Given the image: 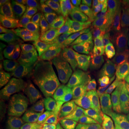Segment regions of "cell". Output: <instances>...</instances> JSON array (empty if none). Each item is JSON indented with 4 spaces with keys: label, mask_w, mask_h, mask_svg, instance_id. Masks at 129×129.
<instances>
[{
    "label": "cell",
    "mask_w": 129,
    "mask_h": 129,
    "mask_svg": "<svg viewBox=\"0 0 129 129\" xmlns=\"http://www.w3.org/2000/svg\"><path fill=\"white\" fill-rule=\"evenodd\" d=\"M44 8L48 12L58 13L64 15H66L67 13L63 4L58 0H45Z\"/></svg>",
    "instance_id": "d6a6232c"
},
{
    "label": "cell",
    "mask_w": 129,
    "mask_h": 129,
    "mask_svg": "<svg viewBox=\"0 0 129 129\" xmlns=\"http://www.w3.org/2000/svg\"><path fill=\"white\" fill-rule=\"evenodd\" d=\"M129 63V54L120 56L112 63L111 67L102 75V80L105 81L115 76L116 74L120 72Z\"/></svg>",
    "instance_id": "44dd1931"
},
{
    "label": "cell",
    "mask_w": 129,
    "mask_h": 129,
    "mask_svg": "<svg viewBox=\"0 0 129 129\" xmlns=\"http://www.w3.org/2000/svg\"><path fill=\"white\" fill-rule=\"evenodd\" d=\"M21 53L20 49H15L4 44L2 42L0 43V54L1 55H13Z\"/></svg>",
    "instance_id": "d590c367"
},
{
    "label": "cell",
    "mask_w": 129,
    "mask_h": 129,
    "mask_svg": "<svg viewBox=\"0 0 129 129\" xmlns=\"http://www.w3.org/2000/svg\"><path fill=\"white\" fill-rule=\"evenodd\" d=\"M63 100V93L60 84L43 88L35 86L29 103L33 106L47 109H56Z\"/></svg>",
    "instance_id": "277c9868"
},
{
    "label": "cell",
    "mask_w": 129,
    "mask_h": 129,
    "mask_svg": "<svg viewBox=\"0 0 129 129\" xmlns=\"http://www.w3.org/2000/svg\"><path fill=\"white\" fill-rule=\"evenodd\" d=\"M73 26L75 31L81 40L84 42L91 34V33L96 28L92 21L85 22H74Z\"/></svg>",
    "instance_id": "484cf974"
},
{
    "label": "cell",
    "mask_w": 129,
    "mask_h": 129,
    "mask_svg": "<svg viewBox=\"0 0 129 129\" xmlns=\"http://www.w3.org/2000/svg\"><path fill=\"white\" fill-rule=\"evenodd\" d=\"M54 72L63 87L65 94L80 83L84 78L89 77H96L93 72L82 73L69 69L67 66L56 69Z\"/></svg>",
    "instance_id": "9c48e42d"
},
{
    "label": "cell",
    "mask_w": 129,
    "mask_h": 129,
    "mask_svg": "<svg viewBox=\"0 0 129 129\" xmlns=\"http://www.w3.org/2000/svg\"><path fill=\"white\" fill-rule=\"evenodd\" d=\"M15 1H12V0H1L0 1V9H1V11L9 7L10 5H11Z\"/></svg>",
    "instance_id": "60d3db41"
},
{
    "label": "cell",
    "mask_w": 129,
    "mask_h": 129,
    "mask_svg": "<svg viewBox=\"0 0 129 129\" xmlns=\"http://www.w3.org/2000/svg\"><path fill=\"white\" fill-rule=\"evenodd\" d=\"M70 23L67 21H63L56 26L51 32V36L61 40L62 42L66 43L67 35L68 32Z\"/></svg>",
    "instance_id": "1f68e13d"
},
{
    "label": "cell",
    "mask_w": 129,
    "mask_h": 129,
    "mask_svg": "<svg viewBox=\"0 0 129 129\" xmlns=\"http://www.w3.org/2000/svg\"><path fill=\"white\" fill-rule=\"evenodd\" d=\"M123 87H124V90L125 96H126L127 101H128V106H129V87H126L124 85H123Z\"/></svg>",
    "instance_id": "ee69618b"
},
{
    "label": "cell",
    "mask_w": 129,
    "mask_h": 129,
    "mask_svg": "<svg viewBox=\"0 0 129 129\" xmlns=\"http://www.w3.org/2000/svg\"><path fill=\"white\" fill-rule=\"evenodd\" d=\"M62 19L63 16L62 14L46 11L44 12L43 18L38 26L54 27V26L56 25L57 23H60V22L62 20Z\"/></svg>",
    "instance_id": "f1b7e54d"
},
{
    "label": "cell",
    "mask_w": 129,
    "mask_h": 129,
    "mask_svg": "<svg viewBox=\"0 0 129 129\" xmlns=\"http://www.w3.org/2000/svg\"><path fill=\"white\" fill-rule=\"evenodd\" d=\"M1 25L12 29L26 30L16 1L1 11Z\"/></svg>",
    "instance_id": "7c38bea8"
},
{
    "label": "cell",
    "mask_w": 129,
    "mask_h": 129,
    "mask_svg": "<svg viewBox=\"0 0 129 129\" xmlns=\"http://www.w3.org/2000/svg\"><path fill=\"white\" fill-rule=\"evenodd\" d=\"M29 72H32L29 71H23L16 72L13 75L6 85V90L8 96L14 99L17 98L25 84L26 76Z\"/></svg>",
    "instance_id": "5bb4252c"
},
{
    "label": "cell",
    "mask_w": 129,
    "mask_h": 129,
    "mask_svg": "<svg viewBox=\"0 0 129 129\" xmlns=\"http://www.w3.org/2000/svg\"><path fill=\"white\" fill-rule=\"evenodd\" d=\"M34 78L32 72H29L26 76L25 83L22 91L16 98L19 101H26L30 98L34 91Z\"/></svg>",
    "instance_id": "4316f807"
},
{
    "label": "cell",
    "mask_w": 129,
    "mask_h": 129,
    "mask_svg": "<svg viewBox=\"0 0 129 129\" xmlns=\"http://www.w3.org/2000/svg\"><path fill=\"white\" fill-rule=\"evenodd\" d=\"M19 9L26 29L31 31L37 28L43 18L44 11L31 6L26 1H19Z\"/></svg>",
    "instance_id": "30bf717a"
},
{
    "label": "cell",
    "mask_w": 129,
    "mask_h": 129,
    "mask_svg": "<svg viewBox=\"0 0 129 129\" xmlns=\"http://www.w3.org/2000/svg\"><path fill=\"white\" fill-rule=\"evenodd\" d=\"M66 55H56L55 57L42 61L37 64L40 69H58L64 66L67 63Z\"/></svg>",
    "instance_id": "83f0119b"
},
{
    "label": "cell",
    "mask_w": 129,
    "mask_h": 129,
    "mask_svg": "<svg viewBox=\"0 0 129 129\" xmlns=\"http://www.w3.org/2000/svg\"><path fill=\"white\" fill-rule=\"evenodd\" d=\"M88 1L90 3L93 4H96L98 5V4H99L100 1H98V0H88Z\"/></svg>",
    "instance_id": "bcb514c9"
},
{
    "label": "cell",
    "mask_w": 129,
    "mask_h": 129,
    "mask_svg": "<svg viewBox=\"0 0 129 129\" xmlns=\"http://www.w3.org/2000/svg\"><path fill=\"white\" fill-rule=\"evenodd\" d=\"M20 51L29 60L36 64L40 62L53 58L56 56L40 46H30L26 48H20Z\"/></svg>",
    "instance_id": "e0dca14e"
},
{
    "label": "cell",
    "mask_w": 129,
    "mask_h": 129,
    "mask_svg": "<svg viewBox=\"0 0 129 129\" xmlns=\"http://www.w3.org/2000/svg\"><path fill=\"white\" fill-rule=\"evenodd\" d=\"M0 129H17V124L5 118H1L0 120Z\"/></svg>",
    "instance_id": "8d00e7d4"
},
{
    "label": "cell",
    "mask_w": 129,
    "mask_h": 129,
    "mask_svg": "<svg viewBox=\"0 0 129 129\" xmlns=\"http://www.w3.org/2000/svg\"><path fill=\"white\" fill-rule=\"evenodd\" d=\"M1 42L10 47H25L31 46L32 34L26 30L12 29L4 25H0Z\"/></svg>",
    "instance_id": "52a82bcc"
},
{
    "label": "cell",
    "mask_w": 129,
    "mask_h": 129,
    "mask_svg": "<svg viewBox=\"0 0 129 129\" xmlns=\"http://www.w3.org/2000/svg\"><path fill=\"white\" fill-rule=\"evenodd\" d=\"M109 38V32L107 29L103 26L97 27L88 38L83 42L84 48H98L102 46Z\"/></svg>",
    "instance_id": "9a60e30c"
},
{
    "label": "cell",
    "mask_w": 129,
    "mask_h": 129,
    "mask_svg": "<svg viewBox=\"0 0 129 129\" xmlns=\"http://www.w3.org/2000/svg\"><path fill=\"white\" fill-rule=\"evenodd\" d=\"M34 78L36 82L35 87L38 88H43L51 85L59 84V80L56 75L50 74L34 72Z\"/></svg>",
    "instance_id": "603a6c76"
},
{
    "label": "cell",
    "mask_w": 129,
    "mask_h": 129,
    "mask_svg": "<svg viewBox=\"0 0 129 129\" xmlns=\"http://www.w3.org/2000/svg\"><path fill=\"white\" fill-rule=\"evenodd\" d=\"M116 46H117V41L114 34V28H112L109 30V38L107 41L102 46L98 48L96 60H98L102 57H104L105 56L113 54L115 51Z\"/></svg>",
    "instance_id": "7402d4cb"
},
{
    "label": "cell",
    "mask_w": 129,
    "mask_h": 129,
    "mask_svg": "<svg viewBox=\"0 0 129 129\" xmlns=\"http://www.w3.org/2000/svg\"><path fill=\"white\" fill-rule=\"evenodd\" d=\"M75 6L80 9L90 17L91 20L98 23H102L101 12L100 6L96 4H93L85 0L77 1Z\"/></svg>",
    "instance_id": "d6986e66"
},
{
    "label": "cell",
    "mask_w": 129,
    "mask_h": 129,
    "mask_svg": "<svg viewBox=\"0 0 129 129\" xmlns=\"http://www.w3.org/2000/svg\"><path fill=\"white\" fill-rule=\"evenodd\" d=\"M68 13L72 20L75 22H85L92 21L84 12L77 8L75 5L68 6Z\"/></svg>",
    "instance_id": "f546056e"
},
{
    "label": "cell",
    "mask_w": 129,
    "mask_h": 129,
    "mask_svg": "<svg viewBox=\"0 0 129 129\" xmlns=\"http://www.w3.org/2000/svg\"><path fill=\"white\" fill-rule=\"evenodd\" d=\"M118 2L124 11L129 12V0H119Z\"/></svg>",
    "instance_id": "ab89813d"
},
{
    "label": "cell",
    "mask_w": 129,
    "mask_h": 129,
    "mask_svg": "<svg viewBox=\"0 0 129 129\" xmlns=\"http://www.w3.org/2000/svg\"><path fill=\"white\" fill-rule=\"evenodd\" d=\"M32 108L29 102L8 99L6 102V111L8 117L14 120H21Z\"/></svg>",
    "instance_id": "4fadbf2b"
},
{
    "label": "cell",
    "mask_w": 129,
    "mask_h": 129,
    "mask_svg": "<svg viewBox=\"0 0 129 129\" xmlns=\"http://www.w3.org/2000/svg\"><path fill=\"white\" fill-rule=\"evenodd\" d=\"M94 114L98 129H117L121 118L114 105L107 101L97 93L86 101Z\"/></svg>",
    "instance_id": "7a4b0ae2"
},
{
    "label": "cell",
    "mask_w": 129,
    "mask_h": 129,
    "mask_svg": "<svg viewBox=\"0 0 129 129\" xmlns=\"http://www.w3.org/2000/svg\"><path fill=\"white\" fill-rule=\"evenodd\" d=\"M114 34L117 41V46L114 53L119 56L129 54V35L119 33L114 28Z\"/></svg>",
    "instance_id": "d4e9b609"
},
{
    "label": "cell",
    "mask_w": 129,
    "mask_h": 129,
    "mask_svg": "<svg viewBox=\"0 0 129 129\" xmlns=\"http://www.w3.org/2000/svg\"><path fill=\"white\" fill-rule=\"evenodd\" d=\"M98 48H84L68 59L67 67L69 69L83 73L97 61Z\"/></svg>",
    "instance_id": "ba28073f"
},
{
    "label": "cell",
    "mask_w": 129,
    "mask_h": 129,
    "mask_svg": "<svg viewBox=\"0 0 129 129\" xmlns=\"http://www.w3.org/2000/svg\"><path fill=\"white\" fill-rule=\"evenodd\" d=\"M118 57H120V56L115 54V53H113L109 56H105L102 59L93 63L83 73L93 72L96 78H101L102 80L103 74L107 71V69L112 64V63Z\"/></svg>",
    "instance_id": "2e32d148"
},
{
    "label": "cell",
    "mask_w": 129,
    "mask_h": 129,
    "mask_svg": "<svg viewBox=\"0 0 129 129\" xmlns=\"http://www.w3.org/2000/svg\"><path fill=\"white\" fill-rule=\"evenodd\" d=\"M53 27L39 26L36 28L32 34L31 38V46H40L50 37L51 32L53 31Z\"/></svg>",
    "instance_id": "cb8c5ba5"
},
{
    "label": "cell",
    "mask_w": 129,
    "mask_h": 129,
    "mask_svg": "<svg viewBox=\"0 0 129 129\" xmlns=\"http://www.w3.org/2000/svg\"><path fill=\"white\" fill-rule=\"evenodd\" d=\"M115 23L121 33L129 35V12L124 11Z\"/></svg>",
    "instance_id": "e575fe53"
},
{
    "label": "cell",
    "mask_w": 129,
    "mask_h": 129,
    "mask_svg": "<svg viewBox=\"0 0 129 129\" xmlns=\"http://www.w3.org/2000/svg\"><path fill=\"white\" fill-rule=\"evenodd\" d=\"M120 79L124 83L129 87V74L127 75H122L120 77Z\"/></svg>",
    "instance_id": "7bdbcfd3"
},
{
    "label": "cell",
    "mask_w": 129,
    "mask_h": 129,
    "mask_svg": "<svg viewBox=\"0 0 129 129\" xmlns=\"http://www.w3.org/2000/svg\"><path fill=\"white\" fill-rule=\"evenodd\" d=\"M129 74V63L123 69H122L120 72H118L117 74H116L115 76H122L124 75H127Z\"/></svg>",
    "instance_id": "b9f144b4"
},
{
    "label": "cell",
    "mask_w": 129,
    "mask_h": 129,
    "mask_svg": "<svg viewBox=\"0 0 129 129\" xmlns=\"http://www.w3.org/2000/svg\"><path fill=\"white\" fill-rule=\"evenodd\" d=\"M0 65L15 73L23 71H29L34 73L38 71L33 63L22 53L1 57Z\"/></svg>",
    "instance_id": "8fae6325"
},
{
    "label": "cell",
    "mask_w": 129,
    "mask_h": 129,
    "mask_svg": "<svg viewBox=\"0 0 129 129\" xmlns=\"http://www.w3.org/2000/svg\"><path fill=\"white\" fill-rule=\"evenodd\" d=\"M100 9H101L102 23L106 29L112 28L114 23H115L112 15L109 12L107 6H106V0H102L99 2Z\"/></svg>",
    "instance_id": "4dcf8cb0"
},
{
    "label": "cell",
    "mask_w": 129,
    "mask_h": 129,
    "mask_svg": "<svg viewBox=\"0 0 129 129\" xmlns=\"http://www.w3.org/2000/svg\"><path fill=\"white\" fill-rule=\"evenodd\" d=\"M53 126L54 129H96L86 103L65 98L56 109Z\"/></svg>",
    "instance_id": "6da1fadb"
},
{
    "label": "cell",
    "mask_w": 129,
    "mask_h": 129,
    "mask_svg": "<svg viewBox=\"0 0 129 129\" xmlns=\"http://www.w3.org/2000/svg\"><path fill=\"white\" fill-rule=\"evenodd\" d=\"M103 81L101 78L94 77H89L84 78L67 94L64 98L72 101H79L83 102L87 100L92 95L98 93L100 90Z\"/></svg>",
    "instance_id": "8992f818"
},
{
    "label": "cell",
    "mask_w": 129,
    "mask_h": 129,
    "mask_svg": "<svg viewBox=\"0 0 129 129\" xmlns=\"http://www.w3.org/2000/svg\"><path fill=\"white\" fill-rule=\"evenodd\" d=\"M56 109H47L37 106L32 108L19 121V125L25 129L47 128L54 123Z\"/></svg>",
    "instance_id": "5b68a950"
},
{
    "label": "cell",
    "mask_w": 129,
    "mask_h": 129,
    "mask_svg": "<svg viewBox=\"0 0 129 129\" xmlns=\"http://www.w3.org/2000/svg\"><path fill=\"white\" fill-rule=\"evenodd\" d=\"M123 85L118 80L108 79L103 82L99 93L105 99L114 105L121 116L125 118L129 106Z\"/></svg>",
    "instance_id": "3957f363"
},
{
    "label": "cell",
    "mask_w": 129,
    "mask_h": 129,
    "mask_svg": "<svg viewBox=\"0 0 129 129\" xmlns=\"http://www.w3.org/2000/svg\"><path fill=\"white\" fill-rule=\"evenodd\" d=\"M77 2V1H75V0H69V1H67V6H68V5H75Z\"/></svg>",
    "instance_id": "f6af8a7d"
},
{
    "label": "cell",
    "mask_w": 129,
    "mask_h": 129,
    "mask_svg": "<svg viewBox=\"0 0 129 129\" xmlns=\"http://www.w3.org/2000/svg\"><path fill=\"white\" fill-rule=\"evenodd\" d=\"M106 6L112 15L114 22L117 21L124 11L120 7L118 2L116 0H106Z\"/></svg>",
    "instance_id": "836d02e7"
},
{
    "label": "cell",
    "mask_w": 129,
    "mask_h": 129,
    "mask_svg": "<svg viewBox=\"0 0 129 129\" xmlns=\"http://www.w3.org/2000/svg\"><path fill=\"white\" fill-rule=\"evenodd\" d=\"M40 47H43L48 52L55 55H65V43L51 35Z\"/></svg>",
    "instance_id": "ffe728a7"
},
{
    "label": "cell",
    "mask_w": 129,
    "mask_h": 129,
    "mask_svg": "<svg viewBox=\"0 0 129 129\" xmlns=\"http://www.w3.org/2000/svg\"><path fill=\"white\" fill-rule=\"evenodd\" d=\"M118 129H129V115L124 118Z\"/></svg>",
    "instance_id": "f35d334b"
},
{
    "label": "cell",
    "mask_w": 129,
    "mask_h": 129,
    "mask_svg": "<svg viewBox=\"0 0 129 129\" xmlns=\"http://www.w3.org/2000/svg\"><path fill=\"white\" fill-rule=\"evenodd\" d=\"M66 43L68 46V59L81 50V48H83V41L77 34L72 23H70L67 35Z\"/></svg>",
    "instance_id": "ac0fdd59"
},
{
    "label": "cell",
    "mask_w": 129,
    "mask_h": 129,
    "mask_svg": "<svg viewBox=\"0 0 129 129\" xmlns=\"http://www.w3.org/2000/svg\"><path fill=\"white\" fill-rule=\"evenodd\" d=\"M26 1L31 6L40 9L44 7V1L42 0H27Z\"/></svg>",
    "instance_id": "74e56055"
}]
</instances>
